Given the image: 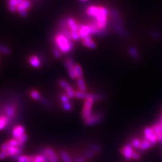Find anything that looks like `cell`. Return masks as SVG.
<instances>
[{
  "mask_svg": "<svg viewBox=\"0 0 162 162\" xmlns=\"http://www.w3.org/2000/svg\"><path fill=\"white\" fill-rule=\"evenodd\" d=\"M65 64L70 77L71 79H76V76L74 72L75 64L74 61L71 59H67L65 61Z\"/></svg>",
  "mask_w": 162,
  "mask_h": 162,
  "instance_id": "cell-11",
  "label": "cell"
},
{
  "mask_svg": "<svg viewBox=\"0 0 162 162\" xmlns=\"http://www.w3.org/2000/svg\"><path fill=\"white\" fill-rule=\"evenodd\" d=\"M63 108L66 111H70L72 109V105H71V103L70 102L63 103Z\"/></svg>",
  "mask_w": 162,
  "mask_h": 162,
  "instance_id": "cell-27",
  "label": "cell"
},
{
  "mask_svg": "<svg viewBox=\"0 0 162 162\" xmlns=\"http://www.w3.org/2000/svg\"><path fill=\"white\" fill-rule=\"evenodd\" d=\"M55 42L56 46L61 52L67 54L71 51L74 48L71 40L68 38L63 32L56 34L55 37Z\"/></svg>",
  "mask_w": 162,
  "mask_h": 162,
  "instance_id": "cell-4",
  "label": "cell"
},
{
  "mask_svg": "<svg viewBox=\"0 0 162 162\" xmlns=\"http://www.w3.org/2000/svg\"><path fill=\"white\" fill-rule=\"evenodd\" d=\"M29 95H30L31 97L35 100L42 101V97L41 94H40V93L35 90H32L29 92Z\"/></svg>",
  "mask_w": 162,
  "mask_h": 162,
  "instance_id": "cell-18",
  "label": "cell"
},
{
  "mask_svg": "<svg viewBox=\"0 0 162 162\" xmlns=\"http://www.w3.org/2000/svg\"><path fill=\"white\" fill-rule=\"evenodd\" d=\"M141 141L138 139H134L132 140V145L133 148H139L140 146H141Z\"/></svg>",
  "mask_w": 162,
  "mask_h": 162,
  "instance_id": "cell-25",
  "label": "cell"
},
{
  "mask_svg": "<svg viewBox=\"0 0 162 162\" xmlns=\"http://www.w3.org/2000/svg\"><path fill=\"white\" fill-rule=\"evenodd\" d=\"M61 102L63 103H68V102H70L69 100H70V97L67 95V94H64L63 96H61Z\"/></svg>",
  "mask_w": 162,
  "mask_h": 162,
  "instance_id": "cell-29",
  "label": "cell"
},
{
  "mask_svg": "<svg viewBox=\"0 0 162 162\" xmlns=\"http://www.w3.org/2000/svg\"><path fill=\"white\" fill-rule=\"evenodd\" d=\"M74 72L76 76V79L83 78V70L81 66L79 64H75Z\"/></svg>",
  "mask_w": 162,
  "mask_h": 162,
  "instance_id": "cell-19",
  "label": "cell"
},
{
  "mask_svg": "<svg viewBox=\"0 0 162 162\" xmlns=\"http://www.w3.org/2000/svg\"><path fill=\"white\" fill-rule=\"evenodd\" d=\"M59 84H60V85L63 88H64V90H65L68 85H70L68 84V83L67 82L66 80H61L60 81Z\"/></svg>",
  "mask_w": 162,
  "mask_h": 162,
  "instance_id": "cell-28",
  "label": "cell"
},
{
  "mask_svg": "<svg viewBox=\"0 0 162 162\" xmlns=\"http://www.w3.org/2000/svg\"><path fill=\"white\" fill-rule=\"evenodd\" d=\"M28 63L34 68H40L42 65L41 60L38 57L35 55H31L28 58Z\"/></svg>",
  "mask_w": 162,
  "mask_h": 162,
  "instance_id": "cell-13",
  "label": "cell"
},
{
  "mask_svg": "<svg viewBox=\"0 0 162 162\" xmlns=\"http://www.w3.org/2000/svg\"><path fill=\"white\" fill-rule=\"evenodd\" d=\"M129 53L132 55V57L135 59H139V54L136 49L133 47H131L129 48Z\"/></svg>",
  "mask_w": 162,
  "mask_h": 162,
  "instance_id": "cell-24",
  "label": "cell"
},
{
  "mask_svg": "<svg viewBox=\"0 0 162 162\" xmlns=\"http://www.w3.org/2000/svg\"><path fill=\"white\" fill-rule=\"evenodd\" d=\"M103 118V115L101 112H98L94 114H92L91 116H90L87 119L84 120L85 124L87 126H90L96 124L102 120Z\"/></svg>",
  "mask_w": 162,
  "mask_h": 162,
  "instance_id": "cell-7",
  "label": "cell"
},
{
  "mask_svg": "<svg viewBox=\"0 0 162 162\" xmlns=\"http://www.w3.org/2000/svg\"><path fill=\"white\" fill-rule=\"evenodd\" d=\"M9 156H8L6 152L0 151V159H1V160H4V159L7 158Z\"/></svg>",
  "mask_w": 162,
  "mask_h": 162,
  "instance_id": "cell-32",
  "label": "cell"
},
{
  "mask_svg": "<svg viewBox=\"0 0 162 162\" xmlns=\"http://www.w3.org/2000/svg\"><path fill=\"white\" fill-rule=\"evenodd\" d=\"M141 158V155L137 152H134L133 153V157H132V158L133 159H135V160H138Z\"/></svg>",
  "mask_w": 162,
  "mask_h": 162,
  "instance_id": "cell-33",
  "label": "cell"
},
{
  "mask_svg": "<svg viewBox=\"0 0 162 162\" xmlns=\"http://www.w3.org/2000/svg\"><path fill=\"white\" fill-rule=\"evenodd\" d=\"M95 155V153L93 151H92L91 149H90L88 151H87L85 153V155H84V157L87 158V159H90V158H92L94 155Z\"/></svg>",
  "mask_w": 162,
  "mask_h": 162,
  "instance_id": "cell-26",
  "label": "cell"
},
{
  "mask_svg": "<svg viewBox=\"0 0 162 162\" xmlns=\"http://www.w3.org/2000/svg\"><path fill=\"white\" fill-rule=\"evenodd\" d=\"M24 147L18 142L16 139H11L4 142L0 146V150L6 152L9 157L14 158L15 159L21 155Z\"/></svg>",
  "mask_w": 162,
  "mask_h": 162,
  "instance_id": "cell-3",
  "label": "cell"
},
{
  "mask_svg": "<svg viewBox=\"0 0 162 162\" xmlns=\"http://www.w3.org/2000/svg\"><path fill=\"white\" fill-rule=\"evenodd\" d=\"M94 95L91 94L90 96L85 100L84 106L82 110V118L84 120L87 119L92 115L93 105L94 102Z\"/></svg>",
  "mask_w": 162,
  "mask_h": 162,
  "instance_id": "cell-5",
  "label": "cell"
},
{
  "mask_svg": "<svg viewBox=\"0 0 162 162\" xmlns=\"http://www.w3.org/2000/svg\"><path fill=\"white\" fill-rule=\"evenodd\" d=\"M25 134V129L22 125H16L12 129V135L13 138L18 139Z\"/></svg>",
  "mask_w": 162,
  "mask_h": 162,
  "instance_id": "cell-9",
  "label": "cell"
},
{
  "mask_svg": "<svg viewBox=\"0 0 162 162\" xmlns=\"http://www.w3.org/2000/svg\"><path fill=\"white\" fill-rule=\"evenodd\" d=\"M90 94L87 92H82V91H76L75 92V97L79 99H84L86 100L90 96Z\"/></svg>",
  "mask_w": 162,
  "mask_h": 162,
  "instance_id": "cell-20",
  "label": "cell"
},
{
  "mask_svg": "<svg viewBox=\"0 0 162 162\" xmlns=\"http://www.w3.org/2000/svg\"><path fill=\"white\" fill-rule=\"evenodd\" d=\"M53 53H54V56L57 58H59L61 57V52H60V51L57 48H55L54 49Z\"/></svg>",
  "mask_w": 162,
  "mask_h": 162,
  "instance_id": "cell-30",
  "label": "cell"
},
{
  "mask_svg": "<svg viewBox=\"0 0 162 162\" xmlns=\"http://www.w3.org/2000/svg\"><path fill=\"white\" fill-rule=\"evenodd\" d=\"M46 162H60V158L54 150L51 148H46L42 150L41 154Z\"/></svg>",
  "mask_w": 162,
  "mask_h": 162,
  "instance_id": "cell-6",
  "label": "cell"
},
{
  "mask_svg": "<svg viewBox=\"0 0 162 162\" xmlns=\"http://www.w3.org/2000/svg\"><path fill=\"white\" fill-rule=\"evenodd\" d=\"M133 147L131 144H129L124 147L121 149V152H122L123 155H124V158L127 160H130L132 158L133 153L135 151L133 149Z\"/></svg>",
  "mask_w": 162,
  "mask_h": 162,
  "instance_id": "cell-10",
  "label": "cell"
},
{
  "mask_svg": "<svg viewBox=\"0 0 162 162\" xmlns=\"http://www.w3.org/2000/svg\"><path fill=\"white\" fill-rule=\"evenodd\" d=\"M15 160L17 162H31L30 156H27L26 155H20L17 157Z\"/></svg>",
  "mask_w": 162,
  "mask_h": 162,
  "instance_id": "cell-22",
  "label": "cell"
},
{
  "mask_svg": "<svg viewBox=\"0 0 162 162\" xmlns=\"http://www.w3.org/2000/svg\"><path fill=\"white\" fill-rule=\"evenodd\" d=\"M80 1H87V0H80Z\"/></svg>",
  "mask_w": 162,
  "mask_h": 162,
  "instance_id": "cell-34",
  "label": "cell"
},
{
  "mask_svg": "<svg viewBox=\"0 0 162 162\" xmlns=\"http://www.w3.org/2000/svg\"><path fill=\"white\" fill-rule=\"evenodd\" d=\"M144 135H145V138L154 145L155 144L156 142L157 141V136L154 132H153L152 129L151 128L147 127L144 130Z\"/></svg>",
  "mask_w": 162,
  "mask_h": 162,
  "instance_id": "cell-12",
  "label": "cell"
},
{
  "mask_svg": "<svg viewBox=\"0 0 162 162\" xmlns=\"http://www.w3.org/2000/svg\"><path fill=\"white\" fill-rule=\"evenodd\" d=\"M18 105L15 99H7L5 100L0 107V114L6 116L9 119L11 123L18 116Z\"/></svg>",
  "mask_w": 162,
  "mask_h": 162,
  "instance_id": "cell-2",
  "label": "cell"
},
{
  "mask_svg": "<svg viewBox=\"0 0 162 162\" xmlns=\"http://www.w3.org/2000/svg\"><path fill=\"white\" fill-rule=\"evenodd\" d=\"M154 145V144H152V142H151L150 141H149L148 140L146 139L145 138L141 141V146L139 147V149L141 150H146L149 149V148H151L152 146Z\"/></svg>",
  "mask_w": 162,
  "mask_h": 162,
  "instance_id": "cell-16",
  "label": "cell"
},
{
  "mask_svg": "<svg viewBox=\"0 0 162 162\" xmlns=\"http://www.w3.org/2000/svg\"><path fill=\"white\" fill-rule=\"evenodd\" d=\"M66 93L70 98H73L75 97V91L73 88L71 87V85H68L66 89Z\"/></svg>",
  "mask_w": 162,
  "mask_h": 162,
  "instance_id": "cell-23",
  "label": "cell"
},
{
  "mask_svg": "<svg viewBox=\"0 0 162 162\" xmlns=\"http://www.w3.org/2000/svg\"><path fill=\"white\" fill-rule=\"evenodd\" d=\"M82 43L85 46L90 49H94L96 48V44L92 40L91 37L82 40Z\"/></svg>",
  "mask_w": 162,
  "mask_h": 162,
  "instance_id": "cell-14",
  "label": "cell"
},
{
  "mask_svg": "<svg viewBox=\"0 0 162 162\" xmlns=\"http://www.w3.org/2000/svg\"><path fill=\"white\" fill-rule=\"evenodd\" d=\"M7 6L11 13L25 17L31 7V2L29 0H7Z\"/></svg>",
  "mask_w": 162,
  "mask_h": 162,
  "instance_id": "cell-1",
  "label": "cell"
},
{
  "mask_svg": "<svg viewBox=\"0 0 162 162\" xmlns=\"http://www.w3.org/2000/svg\"><path fill=\"white\" fill-rule=\"evenodd\" d=\"M31 162H46L42 154L30 155Z\"/></svg>",
  "mask_w": 162,
  "mask_h": 162,
  "instance_id": "cell-21",
  "label": "cell"
},
{
  "mask_svg": "<svg viewBox=\"0 0 162 162\" xmlns=\"http://www.w3.org/2000/svg\"><path fill=\"white\" fill-rule=\"evenodd\" d=\"M79 34L80 35V38L82 40L91 37V35H92V32L90 25H80Z\"/></svg>",
  "mask_w": 162,
  "mask_h": 162,
  "instance_id": "cell-8",
  "label": "cell"
},
{
  "mask_svg": "<svg viewBox=\"0 0 162 162\" xmlns=\"http://www.w3.org/2000/svg\"><path fill=\"white\" fill-rule=\"evenodd\" d=\"M87 158L84 156H80L74 160V162H86Z\"/></svg>",
  "mask_w": 162,
  "mask_h": 162,
  "instance_id": "cell-31",
  "label": "cell"
},
{
  "mask_svg": "<svg viewBox=\"0 0 162 162\" xmlns=\"http://www.w3.org/2000/svg\"><path fill=\"white\" fill-rule=\"evenodd\" d=\"M77 85L80 91L85 92L87 90V87L85 85V80L83 78L77 79Z\"/></svg>",
  "mask_w": 162,
  "mask_h": 162,
  "instance_id": "cell-15",
  "label": "cell"
},
{
  "mask_svg": "<svg viewBox=\"0 0 162 162\" xmlns=\"http://www.w3.org/2000/svg\"><path fill=\"white\" fill-rule=\"evenodd\" d=\"M60 157L63 162H74L70 155L65 151H62L61 152Z\"/></svg>",
  "mask_w": 162,
  "mask_h": 162,
  "instance_id": "cell-17",
  "label": "cell"
}]
</instances>
